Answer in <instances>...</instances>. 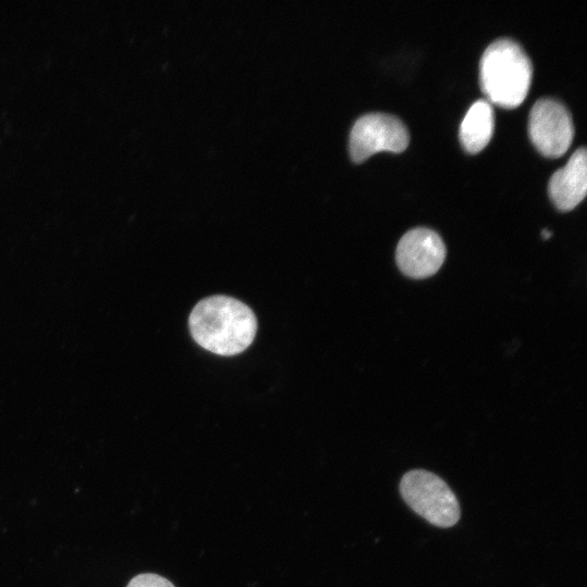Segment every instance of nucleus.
Listing matches in <instances>:
<instances>
[{"instance_id":"1a4fd4ad","label":"nucleus","mask_w":587,"mask_h":587,"mask_svg":"<svg viewBox=\"0 0 587 587\" xmlns=\"http://www.w3.org/2000/svg\"><path fill=\"white\" fill-rule=\"evenodd\" d=\"M127 587H175L166 578L151 573L139 574L135 576Z\"/></svg>"},{"instance_id":"f257e3e1","label":"nucleus","mask_w":587,"mask_h":587,"mask_svg":"<svg viewBox=\"0 0 587 587\" xmlns=\"http://www.w3.org/2000/svg\"><path fill=\"white\" fill-rule=\"evenodd\" d=\"M189 329L195 341L205 350L234 355L253 341L257 319L241 301L227 296H212L195 305L189 315Z\"/></svg>"},{"instance_id":"0eeeda50","label":"nucleus","mask_w":587,"mask_h":587,"mask_svg":"<svg viewBox=\"0 0 587 587\" xmlns=\"http://www.w3.org/2000/svg\"><path fill=\"white\" fill-rule=\"evenodd\" d=\"M587 153L585 147L576 149L566 164L555 171L548 184L550 199L557 209L569 211L586 196Z\"/></svg>"},{"instance_id":"423d86ee","label":"nucleus","mask_w":587,"mask_h":587,"mask_svg":"<svg viewBox=\"0 0 587 587\" xmlns=\"http://www.w3.org/2000/svg\"><path fill=\"white\" fill-rule=\"evenodd\" d=\"M446 258L441 237L433 229L416 227L407 232L398 242L396 261L401 272L412 278L434 275Z\"/></svg>"},{"instance_id":"20e7f679","label":"nucleus","mask_w":587,"mask_h":587,"mask_svg":"<svg viewBox=\"0 0 587 587\" xmlns=\"http://www.w3.org/2000/svg\"><path fill=\"white\" fill-rule=\"evenodd\" d=\"M409 132L403 122L388 113L374 112L359 117L349 137L351 159L363 162L378 151L400 152L409 143Z\"/></svg>"},{"instance_id":"f03ea898","label":"nucleus","mask_w":587,"mask_h":587,"mask_svg":"<svg viewBox=\"0 0 587 587\" xmlns=\"http://www.w3.org/2000/svg\"><path fill=\"white\" fill-rule=\"evenodd\" d=\"M533 76V65L523 47L502 37L494 40L482 54L479 82L488 101L514 108L525 99Z\"/></svg>"},{"instance_id":"39448f33","label":"nucleus","mask_w":587,"mask_h":587,"mask_svg":"<svg viewBox=\"0 0 587 587\" xmlns=\"http://www.w3.org/2000/svg\"><path fill=\"white\" fill-rule=\"evenodd\" d=\"M528 134L541 154L560 157L567 150L574 136L571 113L558 99L540 98L529 111Z\"/></svg>"},{"instance_id":"6e6552de","label":"nucleus","mask_w":587,"mask_h":587,"mask_svg":"<svg viewBox=\"0 0 587 587\" xmlns=\"http://www.w3.org/2000/svg\"><path fill=\"white\" fill-rule=\"evenodd\" d=\"M495 116L491 103L478 99L467 110L463 117L459 138L463 148L470 153L480 151L490 140L494 133Z\"/></svg>"},{"instance_id":"7ed1b4c3","label":"nucleus","mask_w":587,"mask_h":587,"mask_svg":"<svg viewBox=\"0 0 587 587\" xmlns=\"http://www.w3.org/2000/svg\"><path fill=\"white\" fill-rule=\"evenodd\" d=\"M407 504L430 524L451 527L460 520V505L446 482L425 470H412L399 485Z\"/></svg>"},{"instance_id":"9d476101","label":"nucleus","mask_w":587,"mask_h":587,"mask_svg":"<svg viewBox=\"0 0 587 587\" xmlns=\"http://www.w3.org/2000/svg\"><path fill=\"white\" fill-rule=\"evenodd\" d=\"M551 235H552V233H551L549 229H547V228H544V229L541 230V237H542L544 239L550 238Z\"/></svg>"}]
</instances>
